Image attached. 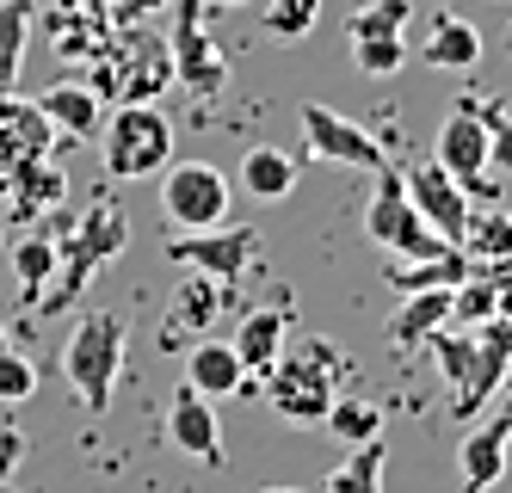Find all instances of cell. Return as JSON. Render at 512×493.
Listing matches in <instances>:
<instances>
[{"mask_svg": "<svg viewBox=\"0 0 512 493\" xmlns=\"http://www.w3.org/2000/svg\"><path fill=\"white\" fill-rule=\"evenodd\" d=\"M346 383H352V364L334 339H297L266 370V395L290 426H327V413L346 395Z\"/></svg>", "mask_w": 512, "mask_h": 493, "instance_id": "obj_1", "label": "cell"}, {"mask_svg": "<svg viewBox=\"0 0 512 493\" xmlns=\"http://www.w3.org/2000/svg\"><path fill=\"white\" fill-rule=\"evenodd\" d=\"M118 370H124V321L112 309H93L62 346V376L75 401L87 413H105L112 407V389H118Z\"/></svg>", "mask_w": 512, "mask_h": 493, "instance_id": "obj_2", "label": "cell"}, {"mask_svg": "<svg viewBox=\"0 0 512 493\" xmlns=\"http://www.w3.org/2000/svg\"><path fill=\"white\" fill-rule=\"evenodd\" d=\"M105 179H149V173H167L173 161V124L167 111L149 105V99H124L118 118H105Z\"/></svg>", "mask_w": 512, "mask_h": 493, "instance_id": "obj_3", "label": "cell"}, {"mask_svg": "<svg viewBox=\"0 0 512 493\" xmlns=\"http://www.w3.org/2000/svg\"><path fill=\"white\" fill-rule=\"evenodd\" d=\"M364 235L371 247H383L389 259H438V253H457V241H445L432 222L414 210L408 185H401L395 167H383V185L371 192V210H364Z\"/></svg>", "mask_w": 512, "mask_h": 493, "instance_id": "obj_4", "label": "cell"}, {"mask_svg": "<svg viewBox=\"0 0 512 493\" xmlns=\"http://www.w3.org/2000/svg\"><path fill=\"white\" fill-rule=\"evenodd\" d=\"M161 216L173 222V235H192V229H216V222H229V179L216 173L210 161H167Z\"/></svg>", "mask_w": 512, "mask_h": 493, "instance_id": "obj_5", "label": "cell"}, {"mask_svg": "<svg viewBox=\"0 0 512 493\" xmlns=\"http://www.w3.org/2000/svg\"><path fill=\"white\" fill-rule=\"evenodd\" d=\"M432 161L445 167L469 198H475V192L494 198V185H488V173H494V161H488V105H482V99H463L451 118H445Z\"/></svg>", "mask_w": 512, "mask_h": 493, "instance_id": "obj_6", "label": "cell"}, {"mask_svg": "<svg viewBox=\"0 0 512 493\" xmlns=\"http://www.w3.org/2000/svg\"><path fill=\"white\" fill-rule=\"evenodd\" d=\"M303 142H309L315 161H334V167H364V173L389 167V148L371 130H358L352 118H340L334 105H315V99L303 105Z\"/></svg>", "mask_w": 512, "mask_h": 493, "instance_id": "obj_7", "label": "cell"}, {"mask_svg": "<svg viewBox=\"0 0 512 493\" xmlns=\"http://www.w3.org/2000/svg\"><path fill=\"white\" fill-rule=\"evenodd\" d=\"M167 259L173 265H186V272H210V278H223L235 284L253 259H260V235L253 229H192V235H173L167 241Z\"/></svg>", "mask_w": 512, "mask_h": 493, "instance_id": "obj_8", "label": "cell"}, {"mask_svg": "<svg viewBox=\"0 0 512 493\" xmlns=\"http://www.w3.org/2000/svg\"><path fill=\"white\" fill-rule=\"evenodd\" d=\"M161 87H173V44L161 37H136V44H105V68H99V93L118 99H155Z\"/></svg>", "mask_w": 512, "mask_h": 493, "instance_id": "obj_9", "label": "cell"}, {"mask_svg": "<svg viewBox=\"0 0 512 493\" xmlns=\"http://www.w3.org/2000/svg\"><path fill=\"white\" fill-rule=\"evenodd\" d=\"M235 284H223V278H210V272H192L186 284H179V296H173V309H167V321H161V352H179V339H204L216 321H223L229 309H235Z\"/></svg>", "mask_w": 512, "mask_h": 493, "instance_id": "obj_10", "label": "cell"}, {"mask_svg": "<svg viewBox=\"0 0 512 493\" xmlns=\"http://www.w3.org/2000/svg\"><path fill=\"white\" fill-rule=\"evenodd\" d=\"M223 50L210 44V31H204V0H179V25H173V81H186V93L210 99L216 87H223Z\"/></svg>", "mask_w": 512, "mask_h": 493, "instance_id": "obj_11", "label": "cell"}, {"mask_svg": "<svg viewBox=\"0 0 512 493\" xmlns=\"http://www.w3.org/2000/svg\"><path fill=\"white\" fill-rule=\"evenodd\" d=\"M401 185H408V198H414V210L432 222L445 241H457L463 247V235H469V192L438 167L432 155L426 161H414V167H401Z\"/></svg>", "mask_w": 512, "mask_h": 493, "instance_id": "obj_12", "label": "cell"}, {"mask_svg": "<svg viewBox=\"0 0 512 493\" xmlns=\"http://www.w3.org/2000/svg\"><path fill=\"white\" fill-rule=\"evenodd\" d=\"M506 370H512V321L494 315V321L475 327V376H469V389L451 401L457 420H475V413L506 389Z\"/></svg>", "mask_w": 512, "mask_h": 493, "instance_id": "obj_13", "label": "cell"}, {"mask_svg": "<svg viewBox=\"0 0 512 493\" xmlns=\"http://www.w3.org/2000/svg\"><path fill=\"white\" fill-rule=\"evenodd\" d=\"M50 155H56V130L44 118V105L0 93V173L31 167V161H50Z\"/></svg>", "mask_w": 512, "mask_h": 493, "instance_id": "obj_14", "label": "cell"}, {"mask_svg": "<svg viewBox=\"0 0 512 493\" xmlns=\"http://www.w3.org/2000/svg\"><path fill=\"white\" fill-rule=\"evenodd\" d=\"M167 444L198 457L204 469H223V432H216V413L192 383H179L173 401H167Z\"/></svg>", "mask_w": 512, "mask_h": 493, "instance_id": "obj_15", "label": "cell"}, {"mask_svg": "<svg viewBox=\"0 0 512 493\" xmlns=\"http://www.w3.org/2000/svg\"><path fill=\"white\" fill-rule=\"evenodd\" d=\"M186 383H192L204 401H235V395H247V389H253V370L241 364L235 339H216V333H204V339H192Z\"/></svg>", "mask_w": 512, "mask_h": 493, "instance_id": "obj_16", "label": "cell"}, {"mask_svg": "<svg viewBox=\"0 0 512 493\" xmlns=\"http://www.w3.org/2000/svg\"><path fill=\"white\" fill-rule=\"evenodd\" d=\"M44 118H50V130H56V142H81V136H99L105 130V93L87 81H56L44 99Z\"/></svg>", "mask_w": 512, "mask_h": 493, "instance_id": "obj_17", "label": "cell"}, {"mask_svg": "<svg viewBox=\"0 0 512 493\" xmlns=\"http://www.w3.org/2000/svg\"><path fill=\"white\" fill-rule=\"evenodd\" d=\"M284 333H290V302H272V309H247L235 321V352L253 370V383H266V370L284 352Z\"/></svg>", "mask_w": 512, "mask_h": 493, "instance_id": "obj_18", "label": "cell"}, {"mask_svg": "<svg viewBox=\"0 0 512 493\" xmlns=\"http://www.w3.org/2000/svg\"><path fill=\"white\" fill-rule=\"evenodd\" d=\"M297 179H303L297 155H284L278 142H260V148H247V155H241V192L253 204H284L290 192H297Z\"/></svg>", "mask_w": 512, "mask_h": 493, "instance_id": "obj_19", "label": "cell"}, {"mask_svg": "<svg viewBox=\"0 0 512 493\" xmlns=\"http://www.w3.org/2000/svg\"><path fill=\"white\" fill-rule=\"evenodd\" d=\"M451 302H457V290H408V296H401V309H395V321H389V346L420 352L426 339L451 321Z\"/></svg>", "mask_w": 512, "mask_h": 493, "instance_id": "obj_20", "label": "cell"}, {"mask_svg": "<svg viewBox=\"0 0 512 493\" xmlns=\"http://www.w3.org/2000/svg\"><path fill=\"white\" fill-rule=\"evenodd\" d=\"M432 68H445V74H463L482 62V31H475L469 19L445 13V19H432V37H426V50H420Z\"/></svg>", "mask_w": 512, "mask_h": 493, "instance_id": "obj_21", "label": "cell"}, {"mask_svg": "<svg viewBox=\"0 0 512 493\" xmlns=\"http://www.w3.org/2000/svg\"><path fill=\"white\" fill-rule=\"evenodd\" d=\"M506 450H512V438L488 420L482 432H469L463 438V450H457V463H463V493H482V487H494L500 475H506Z\"/></svg>", "mask_w": 512, "mask_h": 493, "instance_id": "obj_22", "label": "cell"}, {"mask_svg": "<svg viewBox=\"0 0 512 493\" xmlns=\"http://www.w3.org/2000/svg\"><path fill=\"white\" fill-rule=\"evenodd\" d=\"M7 185H13V216L56 210V204L68 198V179H62L56 155H50V161H31V167H13V173H7Z\"/></svg>", "mask_w": 512, "mask_h": 493, "instance_id": "obj_23", "label": "cell"}, {"mask_svg": "<svg viewBox=\"0 0 512 493\" xmlns=\"http://www.w3.org/2000/svg\"><path fill=\"white\" fill-rule=\"evenodd\" d=\"M25 37H31V0H0V93L19 87Z\"/></svg>", "mask_w": 512, "mask_h": 493, "instance_id": "obj_24", "label": "cell"}, {"mask_svg": "<svg viewBox=\"0 0 512 493\" xmlns=\"http://www.w3.org/2000/svg\"><path fill=\"white\" fill-rule=\"evenodd\" d=\"M321 493H383V438H364L352 444V457L327 475Z\"/></svg>", "mask_w": 512, "mask_h": 493, "instance_id": "obj_25", "label": "cell"}, {"mask_svg": "<svg viewBox=\"0 0 512 493\" xmlns=\"http://www.w3.org/2000/svg\"><path fill=\"white\" fill-rule=\"evenodd\" d=\"M414 19V0H358L352 19H346V37H401Z\"/></svg>", "mask_w": 512, "mask_h": 493, "instance_id": "obj_26", "label": "cell"}, {"mask_svg": "<svg viewBox=\"0 0 512 493\" xmlns=\"http://www.w3.org/2000/svg\"><path fill=\"white\" fill-rule=\"evenodd\" d=\"M13 278H19L25 302H38V296L50 290V278H56V241H44V235H25V241L13 247Z\"/></svg>", "mask_w": 512, "mask_h": 493, "instance_id": "obj_27", "label": "cell"}, {"mask_svg": "<svg viewBox=\"0 0 512 493\" xmlns=\"http://www.w3.org/2000/svg\"><path fill=\"white\" fill-rule=\"evenodd\" d=\"M506 296H512V284L506 278H463L457 284V302H451V321H463V327H482V321H494L500 309H506Z\"/></svg>", "mask_w": 512, "mask_h": 493, "instance_id": "obj_28", "label": "cell"}, {"mask_svg": "<svg viewBox=\"0 0 512 493\" xmlns=\"http://www.w3.org/2000/svg\"><path fill=\"white\" fill-rule=\"evenodd\" d=\"M75 241H87L99 265H105V259H118V253H124V241H130V229H124V210H118V204H93V210L81 216Z\"/></svg>", "mask_w": 512, "mask_h": 493, "instance_id": "obj_29", "label": "cell"}, {"mask_svg": "<svg viewBox=\"0 0 512 493\" xmlns=\"http://www.w3.org/2000/svg\"><path fill=\"white\" fill-rule=\"evenodd\" d=\"M327 426H334V438H346V444L383 438V407H377V401H364V395H340L334 413H327Z\"/></svg>", "mask_w": 512, "mask_h": 493, "instance_id": "obj_30", "label": "cell"}, {"mask_svg": "<svg viewBox=\"0 0 512 493\" xmlns=\"http://www.w3.org/2000/svg\"><path fill=\"white\" fill-rule=\"evenodd\" d=\"M469 259H512V216L488 210V216H469V235H463Z\"/></svg>", "mask_w": 512, "mask_h": 493, "instance_id": "obj_31", "label": "cell"}, {"mask_svg": "<svg viewBox=\"0 0 512 493\" xmlns=\"http://www.w3.org/2000/svg\"><path fill=\"white\" fill-rule=\"evenodd\" d=\"M352 62H358V74H371V81H389V74L408 62V44H401V37H358Z\"/></svg>", "mask_w": 512, "mask_h": 493, "instance_id": "obj_32", "label": "cell"}, {"mask_svg": "<svg viewBox=\"0 0 512 493\" xmlns=\"http://www.w3.org/2000/svg\"><path fill=\"white\" fill-rule=\"evenodd\" d=\"M38 395V370H31V358H19L13 346H0V407H19Z\"/></svg>", "mask_w": 512, "mask_h": 493, "instance_id": "obj_33", "label": "cell"}, {"mask_svg": "<svg viewBox=\"0 0 512 493\" xmlns=\"http://www.w3.org/2000/svg\"><path fill=\"white\" fill-rule=\"evenodd\" d=\"M321 19V0H272L266 7V31L272 37H309Z\"/></svg>", "mask_w": 512, "mask_h": 493, "instance_id": "obj_34", "label": "cell"}, {"mask_svg": "<svg viewBox=\"0 0 512 493\" xmlns=\"http://www.w3.org/2000/svg\"><path fill=\"white\" fill-rule=\"evenodd\" d=\"M488 161L494 173H512V118H500L494 105H488Z\"/></svg>", "mask_w": 512, "mask_h": 493, "instance_id": "obj_35", "label": "cell"}, {"mask_svg": "<svg viewBox=\"0 0 512 493\" xmlns=\"http://www.w3.org/2000/svg\"><path fill=\"white\" fill-rule=\"evenodd\" d=\"M19 457H25V438H19L13 426H0V481L19 469Z\"/></svg>", "mask_w": 512, "mask_h": 493, "instance_id": "obj_36", "label": "cell"}, {"mask_svg": "<svg viewBox=\"0 0 512 493\" xmlns=\"http://www.w3.org/2000/svg\"><path fill=\"white\" fill-rule=\"evenodd\" d=\"M161 7H173V0H112V19L130 25V19H149V13H161Z\"/></svg>", "mask_w": 512, "mask_h": 493, "instance_id": "obj_37", "label": "cell"}, {"mask_svg": "<svg viewBox=\"0 0 512 493\" xmlns=\"http://www.w3.org/2000/svg\"><path fill=\"white\" fill-rule=\"evenodd\" d=\"M494 426L512 438V389H500V413H494Z\"/></svg>", "mask_w": 512, "mask_h": 493, "instance_id": "obj_38", "label": "cell"}, {"mask_svg": "<svg viewBox=\"0 0 512 493\" xmlns=\"http://www.w3.org/2000/svg\"><path fill=\"white\" fill-rule=\"evenodd\" d=\"M210 7H247V0H210Z\"/></svg>", "mask_w": 512, "mask_h": 493, "instance_id": "obj_39", "label": "cell"}, {"mask_svg": "<svg viewBox=\"0 0 512 493\" xmlns=\"http://www.w3.org/2000/svg\"><path fill=\"white\" fill-rule=\"evenodd\" d=\"M260 493H303V487H260Z\"/></svg>", "mask_w": 512, "mask_h": 493, "instance_id": "obj_40", "label": "cell"}, {"mask_svg": "<svg viewBox=\"0 0 512 493\" xmlns=\"http://www.w3.org/2000/svg\"><path fill=\"white\" fill-rule=\"evenodd\" d=\"M0 346H7V327H0Z\"/></svg>", "mask_w": 512, "mask_h": 493, "instance_id": "obj_41", "label": "cell"}, {"mask_svg": "<svg viewBox=\"0 0 512 493\" xmlns=\"http://www.w3.org/2000/svg\"><path fill=\"white\" fill-rule=\"evenodd\" d=\"M506 37H512V31H506Z\"/></svg>", "mask_w": 512, "mask_h": 493, "instance_id": "obj_42", "label": "cell"}]
</instances>
